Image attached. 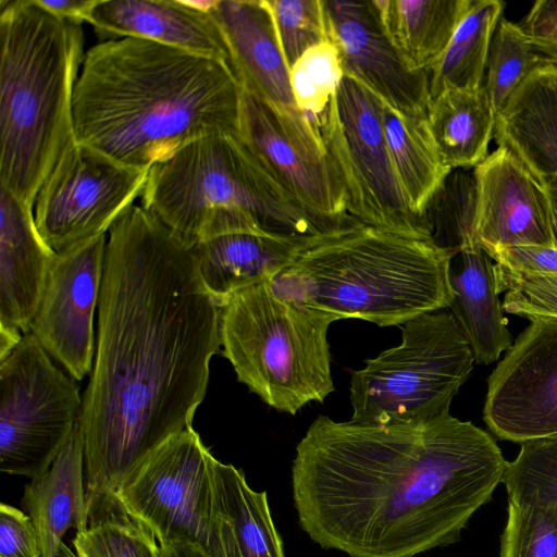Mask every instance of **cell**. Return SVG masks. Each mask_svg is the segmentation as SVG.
<instances>
[{
  "label": "cell",
  "mask_w": 557,
  "mask_h": 557,
  "mask_svg": "<svg viewBox=\"0 0 557 557\" xmlns=\"http://www.w3.org/2000/svg\"><path fill=\"white\" fill-rule=\"evenodd\" d=\"M450 258L430 235L355 221L321 235L272 287L335 321L401 325L449 307Z\"/></svg>",
  "instance_id": "obj_4"
},
{
  "label": "cell",
  "mask_w": 557,
  "mask_h": 557,
  "mask_svg": "<svg viewBox=\"0 0 557 557\" xmlns=\"http://www.w3.org/2000/svg\"><path fill=\"white\" fill-rule=\"evenodd\" d=\"M320 133L344 186L350 216L372 226L431 236L398 183L384 135L382 100L375 94L344 74Z\"/></svg>",
  "instance_id": "obj_10"
},
{
  "label": "cell",
  "mask_w": 557,
  "mask_h": 557,
  "mask_svg": "<svg viewBox=\"0 0 557 557\" xmlns=\"http://www.w3.org/2000/svg\"><path fill=\"white\" fill-rule=\"evenodd\" d=\"M488 377L484 421L502 440L557 435V318L533 317Z\"/></svg>",
  "instance_id": "obj_13"
},
{
  "label": "cell",
  "mask_w": 557,
  "mask_h": 557,
  "mask_svg": "<svg viewBox=\"0 0 557 557\" xmlns=\"http://www.w3.org/2000/svg\"><path fill=\"white\" fill-rule=\"evenodd\" d=\"M508 461L471 422L364 425L315 419L296 446L299 525L348 557H414L459 541Z\"/></svg>",
  "instance_id": "obj_2"
},
{
  "label": "cell",
  "mask_w": 557,
  "mask_h": 557,
  "mask_svg": "<svg viewBox=\"0 0 557 557\" xmlns=\"http://www.w3.org/2000/svg\"><path fill=\"white\" fill-rule=\"evenodd\" d=\"M140 199L141 207L189 248L221 209L243 212L281 234L312 237L334 231L287 194L239 135L196 140L156 163Z\"/></svg>",
  "instance_id": "obj_6"
},
{
  "label": "cell",
  "mask_w": 557,
  "mask_h": 557,
  "mask_svg": "<svg viewBox=\"0 0 557 557\" xmlns=\"http://www.w3.org/2000/svg\"><path fill=\"white\" fill-rule=\"evenodd\" d=\"M382 120L406 201L413 214L425 220V207L450 170L441 158L426 116L407 115L382 100Z\"/></svg>",
  "instance_id": "obj_27"
},
{
  "label": "cell",
  "mask_w": 557,
  "mask_h": 557,
  "mask_svg": "<svg viewBox=\"0 0 557 557\" xmlns=\"http://www.w3.org/2000/svg\"><path fill=\"white\" fill-rule=\"evenodd\" d=\"M0 38V186L34 208L41 185L74 140L84 32L36 0H1Z\"/></svg>",
  "instance_id": "obj_5"
},
{
  "label": "cell",
  "mask_w": 557,
  "mask_h": 557,
  "mask_svg": "<svg viewBox=\"0 0 557 557\" xmlns=\"http://www.w3.org/2000/svg\"><path fill=\"white\" fill-rule=\"evenodd\" d=\"M499 557H557V507L541 500L509 502Z\"/></svg>",
  "instance_id": "obj_34"
},
{
  "label": "cell",
  "mask_w": 557,
  "mask_h": 557,
  "mask_svg": "<svg viewBox=\"0 0 557 557\" xmlns=\"http://www.w3.org/2000/svg\"><path fill=\"white\" fill-rule=\"evenodd\" d=\"M544 62L520 25L502 16L490 44L483 83L496 117L520 84Z\"/></svg>",
  "instance_id": "obj_31"
},
{
  "label": "cell",
  "mask_w": 557,
  "mask_h": 557,
  "mask_svg": "<svg viewBox=\"0 0 557 557\" xmlns=\"http://www.w3.org/2000/svg\"><path fill=\"white\" fill-rule=\"evenodd\" d=\"M148 173L74 138L36 196L34 219L40 236L59 252L107 234L141 196Z\"/></svg>",
  "instance_id": "obj_12"
},
{
  "label": "cell",
  "mask_w": 557,
  "mask_h": 557,
  "mask_svg": "<svg viewBox=\"0 0 557 557\" xmlns=\"http://www.w3.org/2000/svg\"><path fill=\"white\" fill-rule=\"evenodd\" d=\"M519 25L534 50L557 65V0L534 2Z\"/></svg>",
  "instance_id": "obj_40"
},
{
  "label": "cell",
  "mask_w": 557,
  "mask_h": 557,
  "mask_svg": "<svg viewBox=\"0 0 557 557\" xmlns=\"http://www.w3.org/2000/svg\"><path fill=\"white\" fill-rule=\"evenodd\" d=\"M320 236L281 234L244 218L203 238L191 251L206 287L222 307L243 289L273 282Z\"/></svg>",
  "instance_id": "obj_19"
},
{
  "label": "cell",
  "mask_w": 557,
  "mask_h": 557,
  "mask_svg": "<svg viewBox=\"0 0 557 557\" xmlns=\"http://www.w3.org/2000/svg\"><path fill=\"white\" fill-rule=\"evenodd\" d=\"M493 259L474 243L450 258L454 293L448 307L472 350L474 361L490 364L512 346L498 299Z\"/></svg>",
  "instance_id": "obj_25"
},
{
  "label": "cell",
  "mask_w": 557,
  "mask_h": 557,
  "mask_svg": "<svg viewBox=\"0 0 557 557\" xmlns=\"http://www.w3.org/2000/svg\"><path fill=\"white\" fill-rule=\"evenodd\" d=\"M82 406L76 380L30 332L23 334L0 361V470L29 479L44 472L69 441Z\"/></svg>",
  "instance_id": "obj_9"
},
{
  "label": "cell",
  "mask_w": 557,
  "mask_h": 557,
  "mask_svg": "<svg viewBox=\"0 0 557 557\" xmlns=\"http://www.w3.org/2000/svg\"><path fill=\"white\" fill-rule=\"evenodd\" d=\"M495 261V278L547 276L557 274V248L522 245L490 253Z\"/></svg>",
  "instance_id": "obj_38"
},
{
  "label": "cell",
  "mask_w": 557,
  "mask_h": 557,
  "mask_svg": "<svg viewBox=\"0 0 557 557\" xmlns=\"http://www.w3.org/2000/svg\"><path fill=\"white\" fill-rule=\"evenodd\" d=\"M0 557H41L30 517L4 503L0 505Z\"/></svg>",
  "instance_id": "obj_39"
},
{
  "label": "cell",
  "mask_w": 557,
  "mask_h": 557,
  "mask_svg": "<svg viewBox=\"0 0 557 557\" xmlns=\"http://www.w3.org/2000/svg\"><path fill=\"white\" fill-rule=\"evenodd\" d=\"M335 320L278 297L272 282L233 295L220 311L223 356L268 406L295 414L332 392L329 326Z\"/></svg>",
  "instance_id": "obj_7"
},
{
  "label": "cell",
  "mask_w": 557,
  "mask_h": 557,
  "mask_svg": "<svg viewBox=\"0 0 557 557\" xmlns=\"http://www.w3.org/2000/svg\"><path fill=\"white\" fill-rule=\"evenodd\" d=\"M239 137L312 218L332 230L357 221L348 214L344 186L330 160L302 151L288 138L274 113L245 91Z\"/></svg>",
  "instance_id": "obj_17"
},
{
  "label": "cell",
  "mask_w": 557,
  "mask_h": 557,
  "mask_svg": "<svg viewBox=\"0 0 557 557\" xmlns=\"http://www.w3.org/2000/svg\"><path fill=\"white\" fill-rule=\"evenodd\" d=\"M89 24L102 41L145 39L231 66L227 46L211 13L182 0H99Z\"/></svg>",
  "instance_id": "obj_20"
},
{
  "label": "cell",
  "mask_w": 557,
  "mask_h": 557,
  "mask_svg": "<svg viewBox=\"0 0 557 557\" xmlns=\"http://www.w3.org/2000/svg\"><path fill=\"white\" fill-rule=\"evenodd\" d=\"M344 76L337 48L326 39L307 50L289 69L295 102L321 135V121Z\"/></svg>",
  "instance_id": "obj_32"
},
{
  "label": "cell",
  "mask_w": 557,
  "mask_h": 557,
  "mask_svg": "<svg viewBox=\"0 0 557 557\" xmlns=\"http://www.w3.org/2000/svg\"><path fill=\"white\" fill-rule=\"evenodd\" d=\"M161 557H212L202 546L188 542L160 543Z\"/></svg>",
  "instance_id": "obj_42"
},
{
  "label": "cell",
  "mask_w": 557,
  "mask_h": 557,
  "mask_svg": "<svg viewBox=\"0 0 557 557\" xmlns=\"http://www.w3.org/2000/svg\"><path fill=\"white\" fill-rule=\"evenodd\" d=\"M73 544L76 557H161L154 533L120 508L90 520Z\"/></svg>",
  "instance_id": "obj_33"
},
{
  "label": "cell",
  "mask_w": 557,
  "mask_h": 557,
  "mask_svg": "<svg viewBox=\"0 0 557 557\" xmlns=\"http://www.w3.org/2000/svg\"><path fill=\"white\" fill-rule=\"evenodd\" d=\"M474 170L475 235L488 255L512 246L555 247L546 189L510 150L498 146Z\"/></svg>",
  "instance_id": "obj_18"
},
{
  "label": "cell",
  "mask_w": 557,
  "mask_h": 557,
  "mask_svg": "<svg viewBox=\"0 0 557 557\" xmlns=\"http://www.w3.org/2000/svg\"><path fill=\"white\" fill-rule=\"evenodd\" d=\"M221 306L191 251L159 219L133 205L108 232L94 366L79 431L90 519L148 456L193 426Z\"/></svg>",
  "instance_id": "obj_1"
},
{
  "label": "cell",
  "mask_w": 557,
  "mask_h": 557,
  "mask_svg": "<svg viewBox=\"0 0 557 557\" xmlns=\"http://www.w3.org/2000/svg\"><path fill=\"white\" fill-rule=\"evenodd\" d=\"M428 123L444 164L475 168L488 156L496 115L484 84L476 89L448 88L431 98Z\"/></svg>",
  "instance_id": "obj_26"
},
{
  "label": "cell",
  "mask_w": 557,
  "mask_h": 557,
  "mask_svg": "<svg viewBox=\"0 0 557 557\" xmlns=\"http://www.w3.org/2000/svg\"><path fill=\"white\" fill-rule=\"evenodd\" d=\"M329 39L348 75L407 115L426 116L429 73L411 66L391 39L376 0H323Z\"/></svg>",
  "instance_id": "obj_16"
},
{
  "label": "cell",
  "mask_w": 557,
  "mask_h": 557,
  "mask_svg": "<svg viewBox=\"0 0 557 557\" xmlns=\"http://www.w3.org/2000/svg\"><path fill=\"white\" fill-rule=\"evenodd\" d=\"M215 458L188 428L161 444L114 495L115 507L143 522L159 543L208 548Z\"/></svg>",
  "instance_id": "obj_11"
},
{
  "label": "cell",
  "mask_w": 557,
  "mask_h": 557,
  "mask_svg": "<svg viewBox=\"0 0 557 557\" xmlns=\"http://www.w3.org/2000/svg\"><path fill=\"white\" fill-rule=\"evenodd\" d=\"M23 504L36 529L41 557H59L67 531L79 533L88 528L79 423L51 465L25 485Z\"/></svg>",
  "instance_id": "obj_23"
},
{
  "label": "cell",
  "mask_w": 557,
  "mask_h": 557,
  "mask_svg": "<svg viewBox=\"0 0 557 557\" xmlns=\"http://www.w3.org/2000/svg\"><path fill=\"white\" fill-rule=\"evenodd\" d=\"M497 292H506L503 309L512 314L557 318V274L496 278Z\"/></svg>",
  "instance_id": "obj_37"
},
{
  "label": "cell",
  "mask_w": 557,
  "mask_h": 557,
  "mask_svg": "<svg viewBox=\"0 0 557 557\" xmlns=\"http://www.w3.org/2000/svg\"><path fill=\"white\" fill-rule=\"evenodd\" d=\"M400 329L398 346L351 373L350 421L410 424L449 414L475 362L461 329L448 308L420 314Z\"/></svg>",
  "instance_id": "obj_8"
},
{
  "label": "cell",
  "mask_w": 557,
  "mask_h": 557,
  "mask_svg": "<svg viewBox=\"0 0 557 557\" xmlns=\"http://www.w3.org/2000/svg\"><path fill=\"white\" fill-rule=\"evenodd\" d=\"M243 92L222 61L145 39L100 41L75 85L74 138L150 170L196 140L239 135Z\"/></svg>",
  "instance_id": "obj_3"
},
{
  "label": "cell",
  "mask_w": 557,
  "mask_h": 557,
  "mask_svg": "<svg viewBox=\"0 0 557 557\" xmlns=\"http://www.w3.org/2000/svg\"><path fill=\"white\" fill-rule=\"evenodd\" d=\"M478 183L474 168L453 169L429 200L424 219L434 243L451 256L478 243Z\"/></svg>",
  "instance_id": "obj_30"
},
{
  "label": "cell",
  "mask_w": 557,
  "mask_h": 557,
  "mask_svg": "<svg viewBox=\"0 0 557 557\" xmlns=\"http://www.w3.org/2000/svg\"><path fill=\"white\" fill-rule=\"evenodd\" d=\"M243 90L263 102L302 151L327 159L322 136L298 109L267 0H218L210 11Z\"/></svg>",
  "instance_id": "obj_14"
},
{
  "label": "cell",
  "mask_w": 557,
  "mask_h": 557,
  "mask_svg": "<svg viewBox=\"0 0 557 557\" xmlns=\"http://www.w3.org/2000/svg\"><path fill=\"white\" fill-rule=\"evenodd\" d=\"M505 3L471 0L436 65L429 73L430 96L448 88L476 89L483 85L490 44Z\"/></svg>",
  "instance_id": "obj_29"
},
{
  "label": "cell",
  "mask_w": 557,
  "mask_h": 557,
  "mask_svg": "<svg viewBox=\"0 0 557 557\" xmlns=\"http://www.w3.org/2000/svg\"><path fill=\"white\" fill-rule=\"evenodd\" d=\"M0 327L29 332L55 251L40 236L34 208L0 186Z\"/></svg>",
  "instance_id": "obj_21"
},
{
  "label": "cell",
  "mask_w": 557,
  "mask_h": 557,
  "mask_svg": "<svg viewBox=\"0 0 557 557\" xmlns=\"http://www.w3.org/2000/svg\"><path fill=\"white\" fill-rule=\"evenodd\" d=\"M386 30L418 71L430 73L471 0H376Z\"/></svg>",
  "instance_id": "obj_28"
},
{
  "label": "cell",
  "mask_w": 557,
  "mask_h": 557,
  "mask_svg": "<svg viewBox=\"0 0 557 557\" xmlns=\"http://www.w3.org/2000/svg\"><path fill=\"white\" fill-rule=\"evenodd\" d=\"M107 234L55 252L29 332L81 381L95 359L94 318L103 277Z\"/></svg>",
  "instance_id": "obj_15"
},
{
  "label": "cell",
  "mask_w": 557,
  "mask_h": 557,
  "mask_svg": "<svg viewBox=\"0 0 557 557\" xmlns=\"http://www.w3.org/2000/svg\"><path fill=\"white\" fill-rule=\"evenodd\" d=\"M541 182L557 175V65L544 62L510 96L493 136Z\"/></svg>",
  "instance_id": "obj_22"
},
{
  "label": "cell",
  "mask_w": 557,
  "mask_h": 557,
  "mask_svg": "<svg viewBox=\"0 0 557 557\" xmlns=\"http://www.w3.org/2000/svg\"><path fill=\"white\" fill-rule=\"evenodd\" d=\"M288 69L313 46L329 39L323 0H267Z\"/></svg>",
  "instance_id": "obj_36"
},
{
  "label": "cell",
  "mask_w": 557,
  "mask_h": 557,
  "mask_svg": "<svg viewBox=\"0 0 557 557\" xmlns=\"http://www.w3.org/2000/svg\"><path fill=\"white\" fill-rule=\"evenodd\" d=\"M99 0H36L50 14L73 23H89Z\"/></svg>",
  "instance_id": "obj_41"
},
{
  "label": "cell",
  "mask_w": 557,
  "mask_h": 557,
  "mask_svg": "<svg viewBox=\"0 0 557 557\" xmlns=\"http://www.w3.org/2000/svg\"><path fill=\"white\" fill-rule=\"evenodd\" d=\"M503 483L509 502L541 500L557 507V435L521 444Z\"/></svg>",
  "instance_id": "obj_35"
},
{
  "label": "cell",
  "mask_w": 557,
  "mask_h": 557,
  "mask_svg": "<svg viewBox=\"0 0 557 557\" xmlns=\"http://www.w3.org/2000/svg\"><path fill=\"white\" fill-rule=\"evenodd\" d=\"M23 335L17 330L0 327V361L7 358L18 345Z\"/></svg>",
  "instance_id": "obj_44"
},
{
  "label": "cell",
  "mask_w": 557,
  "mask_h": 557,
  "mask_svg": "<svg viewBox=\"0 0 557 557\" xmlns=\"http://www.w3.org/2000/svg\"><path fill=\"white\" fill-rule=\"evenodd\" d=\"M207 552L212 557H285L267 493L252 490L240 470L218 459Z\"/></svg>",
  "instance_id": "obj_24"
},
{
  "label": "cell",
  "mask_w": 557,
  "mask_h": 557,
  "mask_svg": "<svg viewBox=\"0 0 557 557\" xmlns=\"http://www.w3.org/2000/svg\"><path fill=\"white\" fill-rule=\"evenodd\" d=\"M542 184L548 197L552 235L554 246L557 248V175L546 178Z\"/></svg>",
  "instance_id": "obj_43"
}]
</instances>
